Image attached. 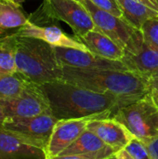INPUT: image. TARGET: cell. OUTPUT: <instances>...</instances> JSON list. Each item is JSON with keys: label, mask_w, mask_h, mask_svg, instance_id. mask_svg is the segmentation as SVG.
Returning <instances> with one entry per match:
<instances>
[{"label": "cell", "mask_w": 158, "mask_h": 159, "mask_svg": "<svg viewBox=\"0 0 158 159\" xmlns=\"http://www.w3.org/2000/svg\"><path fill=\"white\" fill-rule=\"evenodd\" d=\"M107 157L98 155H71V156H61L54 159H105Z\"/></svg>", "instance_id": "26"}, {"label": "cell", "mask_w": 158, "mask_h": 159, "mask_svg": "<svg viewBox=\"0 0 158 159\" xmlns=\"http://www.w3.org/2000/svg\"><path fill=\"white\" fill-rule=\"evenodd\" d=\"M139 1L142 2L143 4H145L149 7L156 10L158 12V0H139Z\"/></svg>", "instance_id": "28"}, {"label": "cell", "mask_w": 158, "mask_h": 159, "mask_svg": "<svg viewBox=\"0 0 158 159\" xmlns=\"http://www.w3.org/2000/svg\"><path fill=\"white\" fill-rule=\"evenodd\" d=\"M0 103L6 118L32 117L51 112L48 100L41 87L31 82L18 97L0 101Z\"/></svg>", "instance_id": "8"}, {"label": "cell", "mask_w": 158, "mask_h": 159, "mask_svg": "<svg viewBox=\"0 0 158 159\" xmlns=\"http://www.w3.org/2000/svg\"><path fill=\"white\" fill-rule=\"evenodd\" d=\"M114 115L113 112H106L83 118L59 120L52 130L46 148L47 159H54L65 151L87 129L88 124L91 120L101 117H113Z\"/></svg>", "instance_id": "7"}, {"label": "cell", "mask_w": 158, "mask_h": 159, "mask_svg": "<svg viewBox=\"0 0 158 159\" xmlns=\"http://www.w3.org/2000/svg\"><path fill=\"white\" fill-rule=\"evenodd\" d=\"M15 34L19 35L29 36L43 40L53 47L72 48L85 51H89L84 44L79 42L77 39L72 38L71 36L66 34L61 28L54 25L40 26L29 21L26 25L21 27Z\"/></svg>", "instance_id": "14"}, {"label": "cell", "mask_w": 158, "mask_h": 159, "mask_svg": "<svg viewBox=\"0 0 158 159\" xmlns=\"http://www.w3.org/2000/svg\"><path fill=\"white\" fill-rule=\"evenodd\" d=\"M105 159H117V158H116L115 154V155H113V156H111V157H107V158H105Z\"/></svg>", "instance_id": "31"}, {"label": "cell", "mask_w": 158, "mask_h": 159, "mask_svg": "<svg viewBox=\"0 0 158 159\" xmlns=\"http://www.w3.org/2000/svg\"><path fill=\"white\" fill-rule=\"evenodd\" d=\"M149 93L158 103V71L148 79Z\"/></svg>", "instance_id": "24"}, {"label": "cell", "mask_w": 158, "mask_h": 159, "mask_svg": "<svg viewBox=\"0 0 158 159\" xmlns=\"http://www.w3.org/2000/svg\"><path fill=\"white\" fill-rule=\"evenodd\" d=\"M29 81L19 72L11 75H0V101L18 97Z\"/></svg>", "instance_id": "20"}, {"label": "cell", "mask_w": 158, "mask_h": 159, "mask_svg": "<svg viewBox=\"0 0 158 159\" xmlns=\"http://www.w3.org/2000/svg\"><path fill=\"white\" fill-rule=\"evenodd\" d=\"M116 151L104 143L97 135L88 129H86L78 139L73 143L61 156L71 155H98L104 157H109L115 155Z\"/></svg>", "instance_id": "16"}, {"label": "cell", "mask_w": 158, "mask_h": 159, "mask_svg": "<svg viewBox=\"0 0 158 159\" xmlns=\"http://www.w3.org/2000/svg\"><path fill=\"white\" fill-rule=\"evenodd\" d=\"M124 149L135 159H151L145 143L136 138H133Z\"/></svg>", "instance_id": "22"}, {"label": "cell", "mask_w": 158, "mask_h": 159, "mask_svg": "<svg viewBox=\"0 0 158 159\" xmlns=\"http://www.w3.org/2000/svg\"><path fill=\"white\" fill-rule=\"evenodd\" d=\"M123 12V18L135 29L141 30L149 20H158V12L139 0H117Z\"/></svg>", "instance_id": "18"}, {"label": "cell", "mask_w": 158, "mask_h": 159, "mask_svg": "<svg viewBox=\"0 0 158 159\" xmlns=\"http://www.w3.org/2000/svg\"><path fill=\"white\" fill-rule=\"evenodd\" d=\"M87 129L93 132L116 152L124 149L133 139L129 130L114 117L93 119L88 124Z\"/></svg>", "instance_id": "13"}, {"label": "cell", "mask_w": 158, "mask_h": 159, "mask_svg": "<svg viewBox=\"0 0 158 159\" xmlns=\"http://www.w3.org/2000/svg\"><path fill=\"white\" fill-rule=\"evenodd\" d=\"M150 158L158 159V137L145 143Z\"/></svg>", "instance_id": "25"}, {"label": "cell", "mask_w": 158, "mask_h": 159, "mask_svg": "<svg viewBox=\"0 0 158 159\" xmlns=\"http://www.w3.org/2000/svg\"><path fill=\"white\" fill-rule=\"evenodd\" d=\"M59 120L47 112L32 117H8L0 126L47 148L52 130Z\"/></svg>", "instance_id": "9"}, {"label": "cell", "mask_w": 158, "mask_h": 159, "mask_svg": "<svg viewBox=\"0 0 158 159\" xmlns=\"http://www.w3.org/2000/svg\"><path fill=\"white\" fill-rule=\"evenodd\" d=\"M129 132L146 143L158 137V103L148 92L138 101L120 108L113 116Z\"/></svg>", "instance_id": "4"}, {"label": "cell", "mask_w": 158, "mask_h": 159, "mask_svg": "<svg viewBox=\"0 0 158 159\" xmlns=\"http://www.w3.org/2000/svg\"><path fill=\"white\" fill-rule=\"evenodd\" d=\"M16 34L0 36V75H11L17 72Z\"/></svg>", "instance_id": "19"}, {"label": "cell", "mask_w": 158, "mask_h": 159, "mask_svg": "<svg viewBox=\"0 0 158 159\" xmlns=\"http://www.w3.org/2000/svg\"><path fill=\"white\" fill-rule=\"evenodd\" d=\"M10 1H12V2H15V3H17V4H21L22 2H24V1H26V0H10Z\"/></svg>", "instance_id": "30"}, {"label": "cell", "mask_w": 158, "mask_h": 159, "mask_svg": "<svg viewBox=\"0 0 158 159\" xmlns=\"http://www.w3.org/2000/svg\"><path fill=\"white\" fill-rule=\"evenodd\" d=\"M121 61L129 72L148 79L158 71V50L144 39L141 30H135L129 39Z\"/></svg>", "instance_id": "6"}, {"label": "cell", "mask_w": 158, "mask_h": 159, "mask_svg": "<svg viewBox=\"0 0 158 159\" xmlns=\"http://www.w3.org/2000/svg\"><path fill=\"white\" fill-rule=\"evenodd\" d=\"M83 5L90 14L95 24V29L111 38L122 48H125L129 39L136 29L123 17H117L101 9L89 0H85Z\"/></svg>", "instance_id": "10"}, {"label": "cell", "mask_w": 158, "mask_h": 159, "mask_svg": "<svg viewBox=\"0 0 158 159\" xmlns=\"http://www.w3.org/2000/svg\"><path fill=\"white\" fill-rule=\"evenodd\" d=\"M40 87L48 100L52 115L58 120L83 118L106 112L115 114L129 104L115 95L95 92L64 80Z\"/></svg>", "instance_id": "1"}, {"label": "cell", "mask_w": 158, "mask_h": 159, "mask_svg": "<svg viewBox=\"0 0 158 159\" xmlns=\"http://www.w3.org/2000/svg\"><path fill=\"white\" fill-rule=\"evenodd\" d=\"M62 80L95 92L115 95L129 104L149 92L148 81L129 71L62 67Z\"/></svg>", "instance_id": "2"}, {"label": "cell", "mask_w": 158, "mask_h": 159, "mask_svg": "<svg viewBox=\"0 0 158 159\" xmlns=\"http://www.w3.org/2000/svg\"><path fill=\"white\" fill-rule=\"evenodd\" d=\"M0 159H47L40 144L0 127Z\"/></svg>", "instance_id": "12"}, {"label": "cell", "mask_w": 158, "mask_h": 159, "mask_svg": "<svg viewBox=\"0 0 158 159\" xmlns=\"http://www.w3.org/2000/svg\"><path fill=\"white\" fill-rule=\"evenodd\" d=\"M141 31L145 41L158 50V20L152 19L145 21Z\"/></svg>", "instance_id": "21"}, {"label": "cell", "mask_w": 158, "mask_h": 159, "mask_svg": "<svg viewBox=\"0 0 158 159\" xmlns=\"http://www.w3.org/2000/svg\"><path fill=\"white\" fill-rule=\"evenodd\" d=\"M5 120H6V116H5V114H4L2 105H1V103H0V126L4 123Z\"/></svg>", "instance_id": "29"}, {"label": "cell", "mask_w": 158, "mask_h": 159, "mask_svg": "<svg viewBox=\"0 0 158 159\" xmlns=\"http://www.w3.org/2000/svg\"><path fill=\"white\" fill-rule=\"evenodd\" d=\"M74 1H76V2H78V3H80V4H83L85 0H74Z\"/></svg>", "instance_id": "32"}, {"label": "cell", "mask_w": 158, "mask_h": 159, "mask_svg": "<svg viewBox=\"0 0 158 159\" xmlns=\"http://www.w3.org/2000/svg\"><path fill=\"white\" fill-rule=\"evenodd\" d=\"M115 157L117 159H135L131 155H129L125 149L119 150L115 153Z\"/></svg>", "instance_id": "27"}, {"label": "cell", "mask_w": 158, "mask_h": 159, "mask_svg": "<svg viewBox=\"0 0 158 159\" xmlns=\"http://www.w3.org/2000/svg\"><path fill=\"white\" fill-rule=\"evenodd\" d=\"M16 35L17 72L38 86L62 80V67L56 58L53 46L37 38Z\"/></svg>", "instance_id": "3"}, {"label": "cell", "mask_w": 158, "mask_h": 159, "mask_svg": "<svg viewBox=\"0 0 158 159\" xmlns=\"http://www.w3.org/2000/svg\"><path fill=\"white\" fill-rule=\"evenodd\" d=\"M44 19L64 21L72 28L75 39L95 29L93 20L85 6L74 0H44L29 20L36 24Z\"/></svg>", "instance_id": "5"}, {"label": "cell", "mask_w": 158, "mask_h": 159, "mask_svg": "<svg viewBox=\"0 0 158 159\" xmlns=\"http://www.w3.org/2000/svg\"><path fill=\"white\" fill-rule=\"evenodd\" d=\"M99 8L110 12L117 17H123V12L117 0H89Z\"/></svg>", "instance_id": "23"}, {"label": "cell", "mask_w": 158, "mask_h": 159, "mask_svg": "<svg viewBox=\"0 0 158 159\" xmlns=\"http://www.w3.org/2000/svg\"><path fill=\"white\" fill-rule=\"evenodd\" d=\"M29 22L21 6L10 0H0V36L17 33Z\"/></svg>", "instance_id": "17"}, {"label": "cell", "mask_w": 158, "mask_h": 159, "mask_svg": "<svg viewBox=\"0 0 158 159\" xmlns=\"http://www.w3.org/2000/svg\"><path fill=\"white\" fill-rule=\"evenodd\" d=\"M54 52L61 67L129 71L121 61L108 60L89 51L72 48L54 47Z\"/></svg>", "instance_id": "11"}, {"label": "cell", "mask_w": 158, "mask_h": 159, "mask_svg": "<svg viewBox=\"0 0 158 159\" xmlns=\"http://www.w3.org/2000/svg\"><path fill=\"white\" fill-rule=\"evenodd\" d=\"M77 40L84 44L90 52L102 58L113 61H121L123 58L124 48L96 29L89 31Z\"/></svg>", "instance_id": "15"}]
</instances>
